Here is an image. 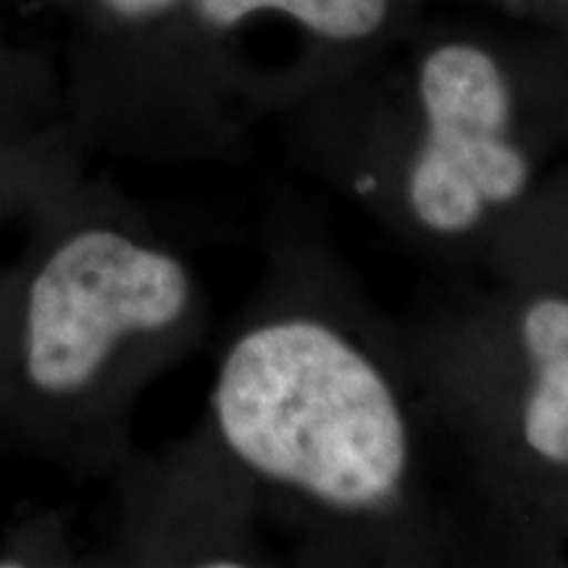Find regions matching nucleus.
<instances>
[{"instance_id": "obj_5", "label": "nucleus", "mask_w": 568, "mask_h": 568, "mask_svg": "<svg viewBox=\"0 0 568 568\" xmlns=\"http://www.w3.org/2000/svg\"><path fill=\"white\" fill-rule=\"evenodd\" d=\"M284 11L332 40H355L385 19L387 0H201L203 17L226 27L253 11Z\"/></svg>"}, {"instance_id": "obj_1", "label": "nucleus", "mask_w": 568, "mask_h": 568, "mask_svg": "<svg viewBox=\"0 0 568 568\" xmlns=\"http://www.w3.org/2000/svg\"><path fill=\"white\" fill-rule=\"evenodd\" d=\"M216 418L253 471L339 508L385 500L406 471V422L385 376L305 318L261 326L232 347Z\"/></svg>"}, {"instance_id": "obj_6", "label": "nucleus", "mask_w": 568, "mask_h": 568, "mask_svg": "<svg viewBox=\"0 0 568 568\" xmlns=\"http://www.w3.org/2000/svg\"><path fill=\"white\" fill-rule=\"evenodd\" d=\"M408 201L418 222L439 234L471 230L487 209L485 197L466 176L426 153L418 155L410 172Z\"/></svg>"}, {"instance_id": "obj_3", "label": "nucleus", "mask_w": 568, "mask_h": 568, "mask_svg": "<svg viewBox=\"0 0 568 568\" xmlns=\"http://www.w3.org/2000/svg\"><path fill=\"white\" fill-rule=\"evenodd\" d=\"M422 101L437 140L503 138L508 124V90L495 61L477 48L447 45L426 61Z\"/></svg>"}, {"instance_id": "obj_2", "label": "nucleus", "mask_w": 568, "mask_h": 568, "mask_svg": "<svg viewBox=\"0 0 568 568\" xmlns=\"http://www.w3.org/2000/svg\"><path fill=\"white\" fill-rule=\"evenodd\" d=\"M190 280L172 255L111 230L74 234L40 268L27 301V376L42 393H80L113 345L184 314Z\"/></svg>"}, {"instance_id": "obj_4", "label": "nucleus", "mask_w": 568, "mask_h": 568, "mask_svg": "<svg viewBox=\"0 0 568 568\" xmlns=\"http://www.w3.org/2000/svg\"><path fill=\"white\" fill-rule=\"evenodd\" d=\"M524 343L537 366L524 437L542 458L568 466V301L548 297L531 305Z\"/></svg>"}, {"instance_id": "obj_7", "label": "nucleus", "mask_w": 568, "mask_h": 568, "mask_svg": "<svg viewBox=\"0 0 568 568\" xmlns=\"http://www.w3.org/2000/svg\"><path fill=\"white\" fill-rule=\"evenodd\" d=\"M109 3L113 11L124 13V17H145V13L166 9L174 0H109Z\"/></svg>"}]
</instances>
